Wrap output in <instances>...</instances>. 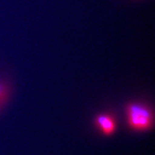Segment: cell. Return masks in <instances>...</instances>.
I'll use <instances>...</instances> for the list:
<instances>
[{"label": "cell", "mask_w": 155, "mask_h": 155, "mask_svg": "<svg viewBox=\"0 0 155 155\" xmlns=\"http://www.w3.org/2000/svg\"><path fill=\"white\" fill-rule=\"evenodd\" d=\"M127 122L130 129L145 131L153 125V113L147 105L143 104L129 103L125 107Z\"/></svg>", "instance_id": "6da1fadb"}, {"label": "cell", "mask_w": 155, "mask_h": 155, "mask_svg": "<svg viewBox=\"0 0 155 155\" xmlns=\"http://www.w3.org/2000/svg\"><path fill=\"white\" fill-rule=\"evenodd\" d=\"M94 124L101 133L107 136L113 134L116 128L114 118L107 113L97 115L94 119Z\"/></svg>", "instance_id": "7a4b0ae2"}, {"label": "cell", "mask_w": 155, "mask_h": 155, "mask_svg": "<svg viewBox=\"0 0 155 155\" xmlns=\"http://www.w3.org/2000/svg\"><path fill=\"white\" fill-rule=\"evenodd\" d=\"M9 96V87L5 81L0 79V109L7 102Z\"/></svg>", "instance_id": "3957f363"}]
</instances>
